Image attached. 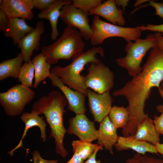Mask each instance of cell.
<instances>
[{
	"mask_svg": "<svg viewBox=\"0 0 163 163\" xmlns=\"http://www.w3.org/2000/svg\"><path fill=\"white\" fill-rule=\"evenodd\" d=\"M157 43V46L163 49V36L160 32H157L154 34Z\"/></svg>",
	"mask_w": 163,
	"mask_h": 163,
	"instance_id": "obj_36",
	"label": "cell"
},
{
	"mask_svg": "<svg viewBox=\"0 0 163 163\" xmlns=\"http://www.w3.org/2000/svg\"><path fill=\"white\" fill-rule=\"evenodd\" d=\"M9 18L5 13L0 9V30L4 32L6 29L9 22Z\"/></svg>",
	"mask_w": 163,
	"mask_h": 163,
	"instance_id": "obj_34",
	"label": "cell"
},
{
	"mask_svg": "<svg viewBox=\"0 0 163 163\" xmlns=\"http://www.w3.org/2000/svg\"><path fill=\"white\" fill-rule=\"evenodd\" d=\"M31 61L34 68L35 80L32 87L36 88L41 82L49 78L51 64L47 62L44 55L40 53L34 56Z\"/></svg>",
	"mask_w": 163,
	"mask_h": 163,
	"instance_id": "obj_23",
	"label": "cell"
},
{
	"mask_svg": "<svg viewBox=\"0 0 163 163\" xmlns=\"http://www.w3.org/2000/svg\"><path fill=\"white\" fill-rule=\"evenodd\" d=\"M49 78L52 86L59 88L66 98L68 104V110L74 112L76 114H85L87 109L85 106V96L83 94L72 90L54 75L51 73Z\"/></svg>",
	"mask_w": 163,
	"mask_h": 163,
	"instance_id": "obj_12",
	"label": "cell"
},
{
	"mask_svg": "<svg viewBox=\"0 0 163 163\" xmlns=\"http://www.w3.org/2000/svg\"><path fill=\"white\" fill-rule=\"evenodd\" d=\"M158 89L159 94L163 99V81L161 82Z\"/></svg>",
	"mask_w": 163,
	"mask_h": 163,
	"instance_id": "obj_41",
	"label": "cell"
},
{
	"mask_svg": "<svg viewBox=\"0 0 163 163\" xmlns=\"http://www.w3.org/2000/svg\"><path fill=\"white\" fill-rule=\"evenodd\" d=\"M108 116L110 121L117 129H123L128 122L129 112L127 107L114 106L112 107Z\"/></svg>",
	"mask_w": 163,
	"mask_h": 163,
	"instance_id": "obj_25",
	"label": "cell"
},
{
	"mask_svg": "<svg viewBox=\"0 0 163 163\" xmlns=\"http://www.w3.org/2000/svg\"><path fill=\"white\" fill-rule=\"evenodd\" d=\"M24 19L9 18L4 36L11 38L14 45H18L21 40L34 28L28 25Z\"/></svg>",
	"mask_w": 163,
	"mask_h": 163,
	"instance_id": "obj_20",
	"label": "cell"
},
{
	"mask_svg": "<svg viewBox=\"0 0 163 163\" xmlns=\"http://www.w3.org/2000/svg\"><path fill=\"white\" fill-rule=\"evenodd\" d=\"M116 5L118 6H121L124 11L126 7L127 6L129 0H115Z\"/></svg>",
	"mask_w": 163,
	"mask_h": 163,
	"instance_id": "obj_38",
	"label": "cell"
},
{
	"mask_svg": "<svg viewBox=\"0 0 163 163\" xmlns=\"http://www.w3.org/2000/svg\"><path fill=\"white\" fill-rule=\"evenodd\" d=\"M34 163H58L57 160H47L44 159L41 156L39 152L34 150L32 152Z\"/></svg>",
	"mask_w": 163,
	"mask_h": 163,
	"instance_id": "obj_32",
	"label": "cell"
},
{
	"mask_svg": "<svg viewBox=\"0 0 163 163\" xmlns=\"http://www.w3.org/2000/svg\"><path fill=\"white\" fill-rule=\"evenodd\" d=\"M157 46L154 34H148L145 39L139 38L134 42H127L125 49L126 55L117 59L116 63L119 66L126 69L128 74L133 77L141 71V63L147 52Z\"/></svg>",
	"mask_w": 163,
	"mask_h": 163,
	"instance_id": "obj_5",
	"label": "cell"
},
{
	"mask_svg": "<svg viewBox=\"0 0 163 163\" xmlns=\"http://www.w3.org/2000/svg\"><path fill=\"white\" fill-rule=\"evenodd\" d=\"M155 146L158 153H159L163 155V143H158Z\"/></svg>",
	"mask_w": 163,
	"mask_h": 163,
	"instance_id": "obj_39",
	"label": "cell"
},
{
	"mask_svg": "<svg viewBox=\"0 0 163 163\" xmlns=\"http://www.w3.org/2000/svg\"><path fill=\"white\" fill-rule=\"evenodd\" d=\"M23 62L24 59L21 52L14 58L2 62L0 63V81L8 78H18Z\"/></svg>",
	"mask_w": 163,
	"mask_h": 163,
	"instance_id": "obj_22",
	"label": "cell"
},
{
	"mask_svg": "<svg viewBox=\"0 0 163 163\" xmlns=\"http://www.w3.org/2000/svg\"><path fill=\"white\" fill-rule=\"evenodd\" d=\"M73 152H76L84 161L88 158L97 149L102 150L103 146L97 144L79 140H73L71 143Z\"/></svg>",
	"mask_w": 163,
	"mask_h": 163,
	"instance_id": "obj_24",
	"label": "cell"
},
{
	"mask_svg": "<svg viewBox=\"0 0 163 163\" xmlns=\"http://www.w3.org/2000/svg\"><path fill=\"white\" fill-rule=\"evenodd\" d=\"M67 133L77 136L80 140L91 142L97 140V130L95 127L94 122L91 121L85 114H76L69 121Z\"/></svg>",
	"mask_w": 163,
	"mask_h": 163,
	"instance_id": "obj_10",
	"label": "cell"
},
{
	"mask_svg": "<svg viewBox=\"0 0 163 163\" xmlns=\"http://www.w3.org/2000/svg\"><path fill=\"white\" fill-rule=\"evenodd\" d=\"M34 8L32 0H1L0 9L9 18L31 20L34 17Z\"/></svg>",
	"mask_w": 163,
	"mask_h": 163,
	"instance_id": "obj_14",
	"label": "cell"
},
{
	"mask_svg": "<svg viewBox=\"0 0 163 163\" xmlns=\"http://www.w3.org/2000/svg\"><path fill=\"white\" fill-rule=\"evenodd\" d=\"M87 96L89 111L94 117V121L100 123L108 115L112 107L113 100L110 91L98 94L88 88Z\"/></svg>",
	"mask_w": 163,
	"mask_h": 163,
	"instance_id": "obj_11",
	"label": "cell"
},
{
	"mask_svg": "<svg viewBox=\"0 0 163 163\" xmlns=\"http://www.w3.org/2000/svg\"><path fill=\"white\" fill-rule=\"evenodd\" d=\"M44 31L43 22L41 21H38L35 27L24 37L18 44L24 62L31 61L34 51L39 50L41 36Z\"/></svg>",
	"mask_w": 163,
	"mask_h": 163,
	"instance_id": "obj_13",
	"label": "cell"
},
{
	"mask_svg": "<svg viewBox=\"0 0 163 163\" xmlns=\"http://www.w3.org/2000/svg\"><path fill=\"white\" fill-rule=\"evenodd\" d=\"M72 3L75 7L89 15L90 12L102 3L101 0H73Z\"/></svg>",
	"mask_w": 163,
	"mask_h": 163,
	"instance_id": "obj_27",
	"label": "cell"
},
{
	"mask_svg": "<svg viewBox=\"0 0 163 163\" xmlns=\"http://www.w3.org/2000/svg\"><path fill=\"white\" fill-rule=\"evenodd\" d=\"M153 121L157 132L163 135V113L159 116H155Z\"/></svg>",
	"mask_w": 163,
	"mask_h": 163,
	"instance_id": "obj_33",
	"label": "cell"
},
{
	"mask_svg": "<svg viewBox=\"0 0 163 163\" xmlns=\"http://www.w3.org/2000/svg\"><path fill=\"white\" fill-rule=\"evenodd\" d=\"M92 34L90 39L93 46L102 44L108 38L119 37L127 42L135 41L141 37V31L137 27H124L103 21L99 16L95 15L91 25Z\"/></svg>",
	"mask_w": 163,
	"mask_h": 163,
	"instance_id": "obj_6",
	"label": "cell"
},
{
	"mask_svg": "<svg viewBox=\"0 0 163 163\" xmlns=\"http://www.w3.org/2000/svg\"><path fill=\"white\" fill-rule=\"evenodd\" d=\"M87 69L84 83L88 88L98 94L110 91L114 86V77L113 72L108 66L100 60L90 63Z\"/></svg>",
	"mask_w": 163,
	"mask_h": 163,
	"instance_id": "obj_8",
	"label": "cell"
},
{
	"mask_svg": "<svg viewBox=\"0 0 163 163\" xmlns=\"http://www.w3.org/2000/svg\"><path fill=\"white\" fill-rule=\"evenodd\" d=\"M98 54L104 58L105 52L102 47H94L85 52H80L72 57L69 65L64 67L56 66L51 69V73L58 77L69 88L87 96L88 88L84 83V76L81 75V73L86 65L100 60L96 56Z\"/></svg>",
	"mask_w": 163,
	"mask_h": 163,
	"instance_id": "obj_3",
	"label": "cell"
},
{
	"mask_svg": "<svg viewBox=\"0 0 163 163\" xmlns=\"http://www.w3.org/2000/svg\"><path fill=\"white\" fill-rule=\"evenodd\" d=\"M100 150L99 149H96L91 156L84 163H97L96 160V156L98 151Z\"/></svg>",
	"mask_w": 163,
	"mask_h": 163,
	"instance_id": "obj_37",
	"label": "cell"
},
{
	"mask_svg": "<svg viewBox=\"0 0 163 163\" xmlns=\"http://www.w3.org/2000/svg\"><path fill=\"white\" fill-rule=\"evenodd\" d=\"M149 6L153 7L155 10V14L158 15L163 19V2L159 3L153 1H149V4L144 5L138 8L139 9L140 8Z\"/></svg>",
	"mask_w": 163,
	"mask_h": 163,
	"instance_id": "obj_30",
	"label": "cell"
},
{
	"mask_svg": "<svg viewBox=\"0 0 163 163\" xmlns=\"http://www.w3.org/2000/svg\"><path fill=\"white\" fill-rule=\"evenodd\" d=\"M55 0H32L34 8L43 11L47 8Z\"/></svg>",
	"mask_w": 163,
	"mask_h": 163,
	"instance_id": "obj_29",
	"label": "cell"
},
{
	"mask_svg": "<svg viewBox=\"0 0 163 163\" xmlns=\"http://www.w3.org/2000/svg\"><path fill=\"white\" fill-rule=\"evenodd\" d=\"M79 31L75 28L66 26L61 35L53 43L42 47L41 52L50 64L61 59H69L83 51L85 43Z\"/></svg>",
	"mask_w": 163,
	"mask_h": 163,
	"instance_id": "obj_4",
	"label": "cell"
},
{
	"mask_svg": "<svg viewBox=\"0 0 163 163\" xmlns=\"http://www.w3.org/2000/svg\"><path fill=\"white\" fill-rule=\"evenodd\" d=\"M68 104L64 95L58 91L53 90L34 102L31 110L36 112L39 115H44L50 129L49 137L54 138L56 152L63 158L68 154L63 143L65 134L67 132L64 126L63 119L64 114L66 112L65 107Z\"/></svg>",
	"mask_w": 163,
	"mask_h": 163,
	"instance_id": "obj_2",
	"label": "cell"
},
{
	"mask_svg": "<svg viewBox=\"0 0 163 163\" xmlns=\"http://www.w3.org/2000/svg\"><path fill=\"white\" fill-rule=\"evenodd\" d=\"M72 157L66 163H84V160L76 152H74Z\"/></svg>",
	"mask_w": 163,
	"mask_h": 163,
	"instance_id": "obj_35",
	"label": "cell"
},
{
	"mask_svg": "<svg viewBox=\"0 0 163 163\" xmlns=\"http://www.w3.org/2000/svg\"><path fill=\"white\" fill-rule=\"evenodd\" d=\"M123 12L117 8L114 0H107L91 11L89 15L101 16L112 24L120 26L126 23Z\"/></svg>",
	"mask_w": 163,
	"mask_h": 163,
	"instance_id": "obj_16",
	"label": "cell"
},
{
	"mask_svg": "<svg viewBox=\"0 0 163 163\" xmlns=\"http://www.w3.org/2000/svg\"><path fill=\"white\" fill-rule=\"evenodd\" d=\"M126 163H163V159L136 153L132 157L128 159Z\"/></svg>",
	"mask_w": 163,
	"mask_h": 163,
	"instance_id": "obj_28",
	"label": "cell"
},
{
	"mask_svg": "<svg viewBox=\"0 0 163 163\" xmlns=\"http://www.w3.org/2000/svg\"><path fill=\"white\" fill-rule=\"evenodd\" d=\"M117 129L107 116L100 123L97 130V144L103 145L104 149L109 151L111 154H113L112 148L119 137L117 134Z\"/></svg>",
	"mask_w": 163,
	"mask_h": 163,
	"instance_id": "obj_17",
	"label": "cell"
},
{
	"mask_svg": "<svg viewBox=\"0 0 163 163\" xmlns=\"http://www.w3.org/2000/svg\"><path fill=\"white\" fill-rule=\"evenodd\" d=\"M157 111L161 113H163V105H159L156 107Z\"/></svg>",
	"mask_w": 163,
	"mask_h": 163,
	"instance_id": "obj_42",
	"label": "cell"
},
{
	"mask_svg": "<svg viewBox=\"0 0 163 163\" xmlns=\"http://www.w3.org/2000/svg\"><path fill=\"white\" fill-rule=\"evenodd\" d=\"M34 91L21 84L12 87L0 93V104L6 114L10 117L21 114L26 105L34 99Z\"/></svg>",
	"mask_w": 163,
	"mask_h": 163,
	"instance_id": "obj_7",
	"label": "cell"
},
{
	"mask_svg": "<svg viewBox=\"0 0 163 163\" xmlns=\"http://www.w3.org/2000/svg\"><path fill=\"white\" fill-rule=\"evenodd\" d=\"M114 146L118 151L131 149L142 155H145L147 152L158 154L155 145L138 140L133 136H119Z\"/></svg>",
	"mask_w": 163,
	"mask_h": 163,
	"instance_id": "obj_18",
	"label": "cell"
},
{
	"mask_svg": "<svg viewBox=\"0 0 163 163\" xmlns=\"http://www.w3.org/2000/svg\"><path fill=\"white\" fill-rule=\"evenodd\" d=\"M133 136L138 140L154 145L160 142V135L156 130L153 120L149 117L144 118L139 124Z\"/></svg>",
	"mask_w": 163,
	"mask_h": 163,
	"instance_id": "obj_21",
	"label": "cell"
},
{
	"mask_svg": "<svg viewBox=\"0 0 163 163\" xmlns=\"http://www.w3.org/2000/svg\"><path fill=\"white\" fill-rule=\"evenodd\" d=\"M72 3L71 0H55L47 8L40 11L37 14L38 18L46 19L49 21L51 29V38L53 41L56 40L59 34L57 23L60 15L61 10L63 6Z\"/></svg>",
	"mask_w": 163,
	"mask_h": 163,
	"instance_id": "obj_19",
	"label": "cell"
},
{
	"mask_svg": "<svg viewBox=\"0 0 163 163\" xmlns=\"http://www.w3.org/2000/svg\"><path fill=\"white\" fill-rule=\"evenodd\" d=\"M142 31L150 30L160 33L163 35V24L159 25L148 24L146 25H141L137 27Z\"/></svg>",
	"mask_w": 163,
	"mask_h": 163,
	"instance_id": "obj_31",
	"label": "cell"
},
{
	"mask_svg": "<svg viewBox=\"0 0 163 163\" xmlns=\"http://www.w3.org/2000/svg\"><path fill=\"white\" fill-rule=\"evenodd\" d=\"M36 112L31 111V112H24L21 115V119L24 123L25 127L23 134L16 147L8 152L11 156L13 155L14 152L18 149L22 147L23 139L26 135L28 130L34 126H38L40 131L41 139L43 142L46 140V123L43 120L44 117L40 116Z\"/></svg>",
	"mask_w": 163,
	"mask_h": 163,
	"instance_id": "obj_15",
	"label": "cell"
},
{
	"mask_svg": "<svg viewBox=\"0 0 163 163\" xmlns=\"http://www.w3.org/2000/svg\"><path fill=\"white\" fill-rule=\"evenodd\" d=\"M88 16L72 3L62 7L60 18L67 26L78 30L82 38L88 40H90L92 34Z\"/></svg>",
	"mask_w": 163,
	"mask_h": 163,
	"instance_id": "obj_9",
	"label": "cell"
},
{
	"mask_svg": "<svg viewBox=\"0 0 163 163\" xmlns=\"http://www.w3.org/2000/svg\"><path fill=\"white\" fill-rule=\"evenodd\" d=\"M34 68L31 61L24 62L21 69L18 78L21 84L29 88L32 87L34 77Z\"/></svg>",
	"mask_w": 163,
	"mask_h": 163,
	"instance_id": "obj_26",
	"label": "cell"
},
{
	"mask_svg": "<svg viewBox=\"0 0 163 163\" xmlns=\"http://www.w3.org/2000/svg\"><path fill=\"white\" fill-rule=\"evenodd\" d=\"M150 0H138L136 1L134 5V7H137L141 4L147 1H149Z\"/></svg>",
	"mask_w": 163,
	"mask_h": 163,
	"instance_id": "obj_40",
	"label": "cell"
},
{
	"mask_svg": "<svg viewBox=\"0 0 163 163\" xmlns=\"http://www.w3.org/2000/svg\"><path fill=\"white\" fill-rule=\"evenodd\" d=\"M163 81V49L156 46L151 50L141 71L112 93L114 97H124L128 102L129 117L122 129L124 135L133 136L139 124L148 117L144 112L146 101L149 98L152 88L159 89Z\"/></svg>",
	"mask_w": 163,
	"mask_h": 163,
	"instance_id": "obj_1",
	"label": "cell"
}]
</instances>
